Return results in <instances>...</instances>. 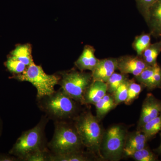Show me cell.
<instances>
[{
    "mask_svg": "<svg viewBox=\"0 0 161 161\" xmlns=\"http://www.w3.org/2000/svg\"><path fill=\"white\" fill-rule=\"evenodd\" d=\"M37 101L40 109L45 112L47 118L54 122L69 121L79 115L77 114L78 103L67 95L61 89Z\"/></svg>",
    "mask_w": 161,
    "mask_h": 161,
    "instance_id": "obj_1",
    "label": "cell"
},
{
    "mask_svg": "<svg viewBox=\"0 0 161 161\" xmlns=\"http://www.w3.org/2000/svg\"><path fill=\"white\" fill-rule=\"evenodd\" d=\"M48 119L46 115L43 116L36 126L23 132L14 144L9 153L20 161H24L33 153L48 148L45 129Z\"/></svg>",
    "mask_w": 161,
    "mask_h": 161,
    "instance_id": "obj_2",
    "label": "cell"
},
{
    "mask_svg": "<svg viewBox=\"0 0 161 161\" xmlns=\"http://www.w3.org/2000/svg\"><path fill=\"white\" fill-rule=\"evenodd\" d=\"M73 120L84 147L92 154L99 155L103 136L100 121L90 111L80 113Z\"/></svg>",
    "mask_w": 161,
    "mask_h": 161,
    "instance_id": "obj_3",
    "label": "cell"
},
{
    "mask_svg": "<svg viewBox=\"0 0 161 161\" xmlns=\"http://www.w3.org/2000/svg\"><path fill=\"white\" fill-rule=\"evenodd\" d=\"M55 130L47 147L52 154H59L81 151L84 147L73 123L54 122Z\"/></svg>",
    "mask_w": 161,
    "mask_h": 161,
    "instance_id": "obj_4",
    "label": "cell"
},
{
    "mask_svg": "<svg viewBox=\"0 0 161 161\" xmlns=\"http://www.w3.org/2000/svg\"><path fill=\"white\" fill-rule=\"evenodd\" d=\"M11 78L31 83L37 90V99L52 95L55 92V86L59 83L60 76L47 74L40 65L34 62L26 68L23 74Z\"/></svg>",
    "mask_w": 161,
    "mask_h": 161,
    "instance_id": "obj_5",
    "label": "cell"
},
{
    "mask_svg": "<svg viewBox=\"0 0 161 161\" xmlns=\"http://www.w3.org/2000/svg\"><path fill=\"white\" fill-rule=\"evenodd\" d=\"M58 84L67 95L82 105L85 92L92 81V73L72 69L61 73Z\"/></svg>",
    "mask_w": 161,
    "mask_h": 161,
    "instance_id": "obj_6",
    "label": "cell"
},
{
    "mask_svg": "<svg viewBox=\"0 0 161 161\" xmlns=\"http://www.w3.org/2000/svg\"><path fill=\"white\" fill-rule=\"evenodd\" d=\"M127 136L125 130L120 126L109 129L103 135L101 147L103 157L110 160H119L124 154Z\"/></svg>",
    "mask_w": 161,
    "mask_h": 161,
    "instance_id": "obj_7",
    "label": "cell"
},
{
    "mask_svg": "<svg viewBox=\"0 0 161 161\" xmlns=\"http://www.w3.org/2000/svg\"><path fill=\"white\" fill-rule=\"evenodd\" d=\"M117 69L125 75L132 74L135 77L138 76L149 66L142 57L138 56H122L117 58Z\"/></svg>",
    "mask_w": 161,
    "mask_h": 161,
    "instance_id": "obj_8",
    "label": "cell"
},
{
    "mask_svg": "<svg viewBox=\"0 0 161 161\" xmlns=\"http://www.w3.org/2000/svg\"><path fill=\"white\" fill-rule=\"evenodd\" d=\"M161 112V101L156 98L151 93L147 94L143 103L138 122V129H140L148 122L157 117Z\"/></svg>",
    "mask_w": 161,
    "mask_h": 161,
    "instance_id": "obj_9",
    "label": "cell"
},
{
    "mask_svg": "<svg viewBox=\"0 0 161 161\" xmlns=\"http://www.w3.org/2000/svg\"><path fill=\"white\" fill-rule=\"evenodd\" d=\"M117 69V58H108L99 60L92 72L93 80L106 82Z\"/></svg>",
    "mask_w": 161,
    "mask_h": 161,
    "instance_id": "obj_10",
    "label": "cell"
},
{
    "mask_svg": "<svg viewBox=\"0 0 161 161\" xmlns=\"http://www.w3.org/2000/svg\"><path fill=\"white\" fill-rule=\"evenodd\" d=\"M146 22L151 36L161 37V0H156L150 6Z\"/></svg>",
    "mask_w": 161,
    "mask_h": 161,
    "instance_id": "obj_11",
    "label": "cell"
},
{
    "mask_svg": "<svg viewBox=\"0 0 161 161\" xmlns=\"http://www.w3.org/2000/svg\"><path fill=\"white\" fill-rule=\"evenodd\" d=\"M108 86L106 82L93 80L84 95L82 105L94 104L107 94Z\"/></svg>",
    "mask_w": 161,
    "mask_h": 161,
    "instance_id": "obj_12",
    "label": "cell"
},
{
    "mask_svg": "<svg viewBox=\"0 0 161 161\" xmlns=\"http://www.w3.org/2000/svg\"><path fill=\"white\" fill-rule=\"evenodd\" d=\"M148 140L147 136L140 130L127 136L124 149V154L130 157L133 153L146 147Z\"/></svg>",
    "mask_w": 161,
    "mask_h": 161,
    "instance_id": "obj_13",
    "label": "cell"
},
{
    "mask_svg": "<svg viewBox=\"0 0 161 161\" xmlns=\"http://www.w3.org/2000/svg\"><path fill=\"white\" fill-rule=\"evenodd\" d=\"M95 49L93 47L86 45L83 51L78 60L75 62V66L81 71L94 70L99 61L95 57Z\"/></svg>",
    "mask_w": 161,
    "mask_h": 161,
    "instance_id": "obj_14",
    "label": "cell"
},
{
    "mask_svg": "<svg viewBox=\"0 0 161 161\" xmlns=\"http://www.w3.org/2000/svg\"><path fill=\"white\" fill-rule=\"evenodd\" d=\"M9 56L24 64L27 67L34 62L31 46L28 43L18 45L10 52Z\"/></svg>",
    "mask_w": 161,
    "mask_h": 161,
    "instance_id": "obj_15",
    "label": "cell"
},
{
    "mask_svg": "<svg viewBox=\"0 0 161 161\" xmlns=\"http://www.w3.org/2000/svg\"><path fill=\"white\" fill-rule=\"evenodd\" d=\"M95 105L96 108V116L99 121L117 106L112 95L107 94L95 103Z\"/></svg>",
    "mask_w": 161,
    "mask_h": 161,
    "instance_id": "obj_16",
    "label": "cell"
},
{
    "mask_svg": "<svg viewBox=\"0 0 161 161\" xmlns=\"http://www.w3.org/2000/svg\"><path fill=\"white\" fill-rule=\"evenodd\" d=\"M91 159L89 156L81 150L63 154H54L51 153L49 161H88Z\"/></svg>",
    "mask_w": 161,
    "mask_h": 161,
    "instance_id": "obj_17",
    "label": "cell"
},
{
    "mask_svg": "<svg viewBox=\"0 0 161 161\" xmlns=\"http://www.w3.org/2000/svg\"><path fill=\"white\" fill-rule=\"evenodd\" d=\"M161 52V40L152 44L144 51L142 58L149 65H155L158 64L157 59Z\"/></svg>",
    "mask_w": 161,
    "mask_h": 161,
    "instance_id": "obj_18",
    "label": "cell"
},
{
    "mask_svg": "<svg viewBox=\"0 0 161 161\" xmlns=\"http://www.w3.org/2000/svg\"><path fill=\"white\" fill-rule=\"evenodd\" d=\"M148 140L156 135L161 130V112L156 118L144 125L140 129Z\"/></svg>",
    "mask_w": 161,
    "mask_h": 161,
    "instance_id": "obj_19",
    "label": "cell"
},
{
    "mask_svg": "<svg viewBox=\"0 0 161 161\" xmlns=\"http://www.w3.org/2000/svg\"><path fill=\"white\" fill-rule=\"evenodd\" d=\"M151 36L150 33H142L136 37L132 45L137 56L142 57L144 51L150 46Z\"/></svg>",
    "mask_w": 161,
    "mask_h": 161,
    "instance_id": "obj_20",
    "label": "cell"
},
{
    "mask_svg": "<svg viewBox=\"0 0 161 161\" xmlns=\"http://www.w3.org/2000/svg\"><path fill=\"white\" fill-rule=\"evenodd\" d=\"M5 64L8 71L12 75L11 77L23 74L27 67L24 64L9 56L7 57Z\"/></svg>",
    "mask_w": 161,
    "mask_h": 161,
    "instance_id": "obj_21",
    "label": "cell"
},
{
    "mask_svg": "<svg viewBox=\"0 0 161 161\" xmlns=\"http://www.w3.org/2000/svg\"><path fill=\"white\" fill-rule=\"evenodd\" d=\"M128 79L127 75L115 72L113 73L106 82L108 92L112 95L121 84Z\"/></svg>",
    "mask_w": 161,
    "mask_h": 161,
    "instance_id": "obj_22",
    "label": "cell"
},
{
    "mask_svg": "<svg viewBox=\"0 0 161 161\" xmlns=\"http://www.w3.org/2000/svg\"><path fill=\"white\" fill-rule=\"evenodd\" d=\"M143 86L136 83L133 79L129 80L128 84V97L125 103L127 105L132 104L133 102L138 98L142 90Z\"/></svg>",
    "mask_w": 161,
    "mask_h": 161,
    "instance_id": "obj_23",
    "label": "cell"
},
{
    "mask_svg": "<svg viewBox=\"0 0 161 161\" xmlns=\"http://www.w3.org/2000/svg\"><path fill=\"white\" fill-rule=\"evenodd\" d=\"M160 67L158 64L155 65H149L139 75L135 77L136 80L144 87H146L149 80Z\"/></svg>",
    "mask_w": 161,
    "mask_h": 161,
    "instance_id": "obj_24",
    "label": "cell"
},
{
    "mask_svg": "<svg viewBox=\"0 0 161 161\" xmlns=\"http://www.w3.org/2000/svg\"><path fill=\"white\" fill-rule=\"evenodd\" d=\"M130 157L136 161H155L158 159L157 155L146 147L133 153Z\"/></svg>",
    "mask_w": 161,
    "mask_h": 161,
    "instance_id": "obj_25",
    "label": "cell"
},
{
    "mask_svg": "<svg viewBox=\"0 0 161 161\" xmlns=\"http://www.w3.org/2000/svg\"><path fill=\"white\" fill-rule=\"evenodd\" d=\"M129 79L125 80L121 84L115 92L112 94L116 105L125 102L128 97V84Z\"/></svg>",
    "mask_w": 161,
    "mask_h": 161,
    "instance_id": "obj_26",
    "label": "cell"
},
{
    "mask_svg": "<svg viewBox=\"0 0 161 161\" xmlns=\"http://www.w3.org/2000/svg\"><path fill=\"white\" fill-rule=\"evenodd\" d=\"M51 152L48 148L38 150L30 154L24 159L25 161H49Z\"/></svg>",
    "mask_w": 161,
    "mask_h": 161,
    "instance_id": "obj_27",
    "label": "cell"
},
{
    "mask_svg": "<svg viewBox=\"0 0 161 161\" xmlns=\"http://www.w3.org/2000/svg\"><path fill=\"white\" fill-rule=\"evenodd\" d=\"M156 0H136V6L139 11L146 21L148 15V10L151 5Z\"/></svg>",
    "mask_w": 161,
    "mask_h": 161,
    "instance_id": "obj_28",
    "label": "cell"
},
{
    "mask_svg": "<svg viewBox=\"0 0 161 161\" xmlns=\"http://www.w3.org/2000/svg\"><path fill=\"white\" fill-rule=\"evenodd\" d=\"M146 87L149 90L154 89L157 88H161V67L149 80Z\"/></svg>",
    "mask_w": 161,
    "mask_h": 161,
    "instance_id": "obj_29",
    "label": "cell"
},
{
    "mask_svg": "<svg viewBox=\"0 0 161 161\" xmlns=\"http://www.w3.org/2000/svg\"><path fill=\"white\" fill-rule=\"evenodd\" d=\"M19 159L14 156L9 154H0V161H17Z\"/></svg>",
    "mask_w": 161,
    "mask_h": 161,
    "instance_id": "obj_30",
    "label": "cell"
},
{
    "mask_svg": "<svg viewBox=\"0 0 161 161\" xmlns=\"http://www.w3.org/2000/svg\"><path fill=\"white\" fill-rule=\"evenodd\" d=\"M2 131H3V122L2 119L0 117V136L2 135Z\"/></svg>",
    "mask_w": 161,
    "mask_h": 161,
    "instance_id": "obj_31",
    "label": "cell"
},
{
    "mask_svg": "<svg viewBox=\"0 0 161 161\" xmlns=\"http://www.w3.org/2000/svg\"><path fill=\"white\" fill-rule=\"evenodd\" d=\"M161 135V133L160 134ZM156 151L158 153H159V154H161V142L160 145L159 147L156 149Z\"/></svg>",
    "mask_w": 161,
    "mask_h": 161,
    "instance_id": "obj_32",
    "label": "cell"
}]
</instances>
